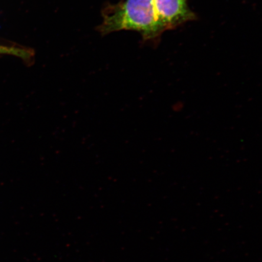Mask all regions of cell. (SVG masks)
Instances as JSON below:
<instances>
[{"label": "cell", "mask_w": 262, "mask_h": 262, "mask_svg": "<svg viewBox=\"0 0 262 262\" xmlns=\"http://www.w3.org/2000/svg\"><path fill=\"white\" fill-rule=\"evenodd\" d=\"M99 30L103 34L123 31L139 32L145 40H152L164 32L153 0H125L103 12Z\"/></svg>", "instance_id": "cell-1"}, {"label": "cell", "mask_w": 262, "mask_h": 262, "mask_svg": "<svg viewBox=\"0 0 262 262\" xmlns=\"http://www.w3.org/2000/svg\"><path fill=\"white\" fill-rule=\"evenodd\" d=\"M159 24L163 32L194 20L195 15L187 0H153Z\"/></svg>", "instance_id": "cell-2"}, {"label": "cell", "mask_w": 262, "mask_h": 262, "mask_svg": "<svg viewBox=\"0 0 262 262\" xmlns=\"http://www.w3.org/2000/svg\"><path fill=\"white\" fill-rule=\"evenodd\" d=\"M0 55H10L29 60L34 55V52L27 49L19 48L0 45Z\"/></svg>", "instance_id": "cell-3"}]
</instances>
